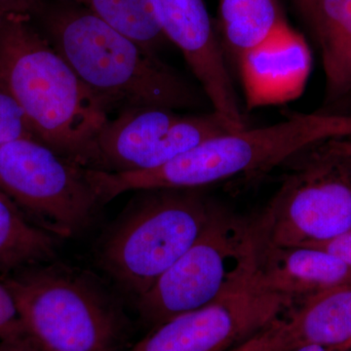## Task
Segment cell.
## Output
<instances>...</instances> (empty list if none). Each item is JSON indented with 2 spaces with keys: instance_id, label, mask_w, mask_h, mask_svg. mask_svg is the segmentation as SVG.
I'll list each match as a JSON object with an SVG mask.
<instances>
[{
  "instance_id": "1",
  "label": "cell",
  "mask_w": 351,
  "mask_h": 351,
  "mask_svg": "<svg viewBox=\"0 0 351 351\" xmlns=\"http://www.w3.org/2000/svg\"><path fill=\"white\" fill-rule=\"evenodd\" d=\"M32 17L0 16V82L24 110L36 140L86 167L110 110L36 29Z\"/></svg>"
},
{
  "instance_id": "2",
  "label": "cell",
  "mask_w": 351,
  "mask_h": 351,
  "mask_svg": "<svg viewBox=\"0 0 351 351\" xmlns=\"http://www.w3.org/2000/svg\"><path fill=\"white\" fill-rule=\"evenodd\" d=\"M46 34L85 86L108 108H195L199 97L177 71L83 7L41 11Z\"/></svg>"
},
{
  "instance_id": "3",
  "label": "cell",
  "mask_w": 351,
  "mask_h": 351,
  "mask_svg": "<svg viewBox=\"0 0 351 351\" xmlns=\"http://www.w3.org/2000/svg\"><path fill=\"white\" fill-rule=\"evenodd\" d=\"M351 136V117L295 114L267 127L228 132L208 138L152 170L92 171L101 205L128 191L195 189L252 173L263 172L302 152Z\"/></svg>"
},
{
  "instance_id": "4",
  "label": "cell",
  "mask_w": 351,
  "mask_h": 351,
  "mask_svg": "<svg viewBox=\"0 0 351 351\" xmlns=\"http://www.w3.org/2000/svg\"><path fill=\"white\" fill-rule=\"evenodd\" d=\"M0 281L39 351L119 350L124 314L91 272L51 261L0 276Z\"/></svg>"
},
{
  "instance_id": "5",
  "label": "cell",
  "mask_w": 351,
  "mask_h": 351,
  "mask_svg": "<svg viewBox=\"0 0 351 351\" xmlns=\"http://www.w3.org/2000/svg\"><path fill=\"white\" fill-rule=\"evenodd\" d=\"M214 211L195 189L142 191L101 239V269L138 299L195 243Z\"/></svg>"
},
{
  "instance_id": "6",
  "label": "cell",
  "mask_w": 351,
  "mask_h": 351,
  "mask_svg": "<svg viewBox=\"0 0 351 351\" xmlns=\"http://www.w3.org/2000/svg\"><path fill=\"white\" fill-rule=\"evenodd\" d=\"M253 226L215 209L195 243L137 299L143 319L154 327L196 311L252 283Z\"/></svg>"
},
{
  "instance_id": "7",
  "label": "cell",
  "mask_w": 351,
  "mask_h": 351,
  "mask_svg": "<svg viewBox=\"0 0 351 351\" xmlns=\"http://www.w3.org/2000/svg\"><path fill=\"white\" fill-rule=\"evenodd\" d=\"M0 191L57 239L85 230L101 205L88 168L32 138L0 145Z\"/></svg>"
},
{
  "instance_id": "8",
  "label": "cell",
  "mask_w": 351,
  "mask_h": 351,
  "mask_svg": "<svg viewBox=\"0 0 351 351\" xmlns=\"http://www.w3.org/2000/svg\"><path fill=\"white\" fill-rule=\"evenodd\" d=\"M288 176L253 226L260 241L316 247L351 230V157L322 147Z\"/></svg>"
},
{
  "instance_id": "9",
  "label": "cell",
  "mask_w": 351,
  "mask_h": 351,
  "mask_svg": "<svg viewBox=\"0 0 351 351\" xmlns=\"http://www.w3.org/2000/svg\"><path fill=\"white\" fill-rule=\"evenodd\" d=\"M232 130L213 112L181 115L170 108H127L97 134L86 168L108 173L154 169Z\"/></svg>"
},
{
  "instance_id": "10",
  "label": "cell",
  "mask_w": 351,
  "mask_h": 351,
  "mask_svg": "<svg viewBox=\"0 0 351 351\" xmlns=\"http://www.w3.org/2000/svg\"><path fill=\"white\" fill-rule=\"evenodd\" d=\"M295 304L251 283L165 321L125 351H228L285 318Z\"/></svg>"
},
{
  "instance_id": "11",
  "label": "cell",
  "mask_w": 351,
  "mask_h": 351,
  "mask_svg": "<svg viewBox=\"0 0 351 351\" xmlns=\"http://www.w3.org/2000/svg\"><path fill=\"white\" fill-rule=\"evenodd\" d=\"M154 1L166 38L182 51L213 112L230 130H243L244 117L205 0Z\"/></svg>"
},
{
  "instance_id": "12",
  "label": "cell",
  "mask_w": 351,
  "mask_h": 351,
  "mask_svg": "<svg viewBox=\"0 0 351 351\" xmlns=\"http://www.w3.org/2000/svg\"><path fill=\"white\" fill-rule=\"evenodd\" d=\"M237 60L249 110L300 98L313 66L308 44L288 23Z\"/></svg>"
},
{
  "instance_id": "13",
  "label": "cell",
  "mask_w": 351,
  "mask_h": 351,
  "mask_svg": "<svg viewBox=\"0 0 351 351\" xmlns=\"http://www.w3.org/2000/svg\"><path fill=\"white\" fill-rule=\"evenodd\" d=\"M256 287L300 302L325 289L351 283V267L317 247L274 246L256 237Z\"/></svg>"
},
{
  "instance_id": "14",
  "label": "cell",
  "mask_w": 351,
  "mask_h": 351,
  "mask_svg": "<svg viewBox=\"0 0 351 351\" xmlns=\"http://www.w3.org/2000/svg\"><path fill=\"white\" fill-rule=\"evenodd\" d=\"M286 328L291 351L306 345H351V283L298 302L286 317Z\"/></svg>"
},
{
  "instance_id": "15",
  "label": "cell",
  "mask_w": 351,
  "mask_h": 351,
  "mask_svg": "<svg viewBox=\"0 0 351 351\" xmlns=\"http://www.w3.org/2000/svg\"><path fill=\"white\" fill-rule=\"evenodd\" d=\"M307 22L321 50L328 93L351 88V0H316Z\"/></svg>"
},
{
  "instance_id": "16",
  "label": "cell",
  "mask_w": 351,
  "mask_h": 351,
  "mask_svg": "<svg viewBox=\"0 0 351 351\" xmlns=\"http://www.w3.org/2000/svg\"><path fill=\"white\" fill-rule=\"evenodd\" d=\"M58 239L0 191V276L54 261Z\"/></svg>"
},
{
  "instance_id": "17",
  "label": "cell",
  "mask_w": 351,
  "mask_h": 351,
  "mask_svg": "<svg viewBox=\"0 0 351 351\" xmlns=\"http://www.w3.org/2000/svg\"><path fill=\"white\" fill-rule=\"evenodd\" d=\"M221 46L239 59L287 24L279 0H219Z\"/></svg>"
},
{
  "instance_id": "18",
  "label": "cell",
  "mask_w": 351,
  "mask_h": 351,
  "mask_svg": "<svg viewBox=\"0 0 351 351\" xmlns=\"http://www.w3.org/2000/svg\"><path fill=\"white\" fill-rule=\"evenodd\" d=\"M119 34L154 51L167 38L154 0H71Z\"/></svg>"
},
{
  "instance_id": "19",
  "label": "cell",
  "mask_w": 351,
  "mask_h": 351,
  "mask_svg": "<svg viewBox=\"0 0 351 351\" xmlns=\"http://www.w3.org/2000/svg\"><path fill=\"white\" fill-rule=\"evenodd\" d=\"M36 138L19 103L0 82V145L21 138Z\"/></svg>"
},
{
  "instance_id": "20",
  "label": "cell",
  "mask_w": 351,
  "mask_h": 351,
  "mask_svg": "<svg viewBox=\"0 0 351 351\" xmlns=\"http://www.w3.org/2000/svg\"><path fill=\"white\" fill-rule=\"evenodd\" d=\"M25 334L15 302L8 289L0 281V341Z\"/></svg>"
},
{
  "instance_id": "21",
  "label": "cell",
  "mask_w": 351,
  "mask_h": 351,
  "mask_svg": "<svg viewBox=\"0 0 351 351\" xmlns=\"http://www.w3.org/2000/svg\"><path fill=\"white\" fill-rule=\"evenodd\" d=\"M43 9L41 0H0V16L8 14H40Z\"/></svg>"
},
{
  "instance_id": "22",
  "label": "cell",
  "mask_w": 351,
  "mask_h": 351,
  "mask_svg": "<svg viewBox=\"0 0 351 351\" xmlns=\"http://www.w3.org/2000/svg\"><path fill=\"white\" fill-rule=\"evenodd\" d=\"M317 248L334 254L335 256L343 260L351 267V230L350 232L337 237V239L326 242V243L318 245Z\"/></svg>"
},
{
  "instance_id": "23",
  "label": "cell",
  "mask_w": 351,
  "mask_h": 351,
  "mask_svg": "<svg viewBox=\"0 0 351 351\" xmlns=\"http://www.w3.org/2000/svg\"><path fill=\"white\" fill-rule=\"evenodd\" d=\"M0 351H39L32 339L24 336L0 341Z\"/></svg>"
},
{
  "instance_id": "24",
  "label": "cell",
  "mask_w": 351,
  "mask_h": 351,
  "mask_svg": "<svg viewBox=\"0 0 351 351\" xmlns=\"http://www.w3.org/2000/svg\"><path fill=\"white\" fill-rule=\"evenodd\" d=\"M320 147L330 154L351 157V140L346 138L327 141Z\"/></svg>"
},
{
  "instance_id": "25",
  "label": "cell",
  "mask_w": 351,
  "mask_h": 351,
  "mask_svg": "<svg viewBox=\"0 0 351 351\" xmlns=\"http://www.w3.org/2000/svg\"><path fill=\"white\" fill-rule=\"evenodd\" d=\"M292 351H351V345L346 346H323L316 345H306L299 346Z\"/></svg>"
},
{
  "instance_id": "26",
  "label": "cell",
  "mask_w": 351,
  "mask_h": 351,
  "mask_svg": "<svg viewBox=\"0 0 351 351\" xmlns=\"http://www.w3.org/2000/svg\"><path fill=\"white\" fill-rule=\"evenodd\" d=\"M315 2L316 0H295V3L297 4L298 8L301 11L306 21L308 20L309 16H311Z\"/></svg>"
}]
</instances>
